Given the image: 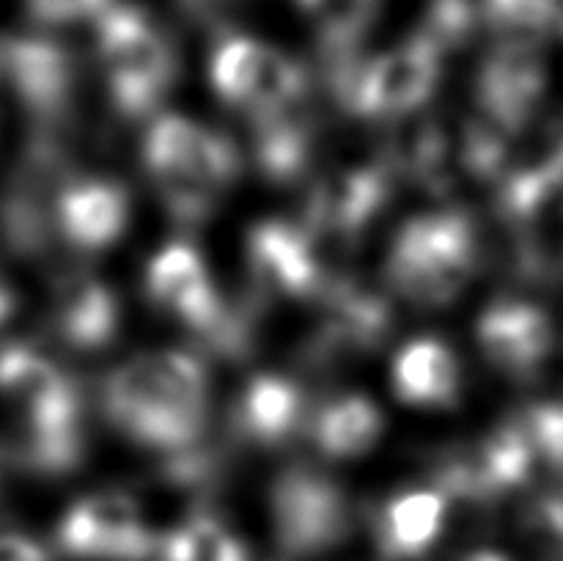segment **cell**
<instances>
[{
    "label": "cell",
    "mask_w": 563,
    "mask_h": 561,
    "mask_svg": "<svg viewBox=\"0 0 563 561\" xmlns=\"http://www.w3.org/2000/svg\"><path fill=\"white\" fill-rule=\"evenodd\" d=\"M102 405L110 421L135 443L187 451L207 421L209 380L190 352H146L110 372Z\"/></svg>",
    "instance_id": "6da1fadb"
},
{
    "label": "cell",
    "mask_w": 563,
    "mask_h": 561,
    "mask_svg": "<svg viewBox=\"0 0 563 561\" xmlns=\"http://www.w3.org/2000/svg\"><path fill=\"white\" fill-rule=\"evenodd\" d=\"M143 160L159 198L181 223L207 220L240 176L234 143L185 116H163L148 127Z\"/></svg>",
    "instance_id": "7a4b0ae2"
},
{
    "label": "cell",
    "mask_w": 563,
    "mask_h": 561,
    "mask_svg": "<svg viewBox=\"0 0 563 561\" xmlns=\"http://www.w3.org/2000/svg\"><path fill=\"white\" fill-rule=\"evenodd\" d=\"M93 36L115 110L143 116L159 105L179 75V58L157 20L137 3L115 0L97 20Z\"/></svg>",
    "instance_id": "3957f363"
},
{
    "label": "cell",
    "mask_w": 563,
    "mask_h": 561,
    "mask_svg": "<svg viewBox=\"0 0 563 561\" xmlns=\"http://www.w3.org/2000/svg\"><path fill=\"white\" fill-rule=\"evenodd\" d=\"M476 258V229L467 215H421L396 237L388 256V280L416 306H445L471 284Z\"/></svg>",
    "instance_id": "277c9868"
},
{
    "label": "cell",
    "mask_w": 563,
    "mask_h": 561,
    "mask_svg": "<svg viewBox=\"0 0 563 561\" xmlns=\"http://www.w3.org/2000/svg\"><path fill=\"white\" fill-rule=\"evenodd\" d=\"M212 88L253 121L306 102L308 75L295 58L247 33L225 31L209 58Z\"/></svg>",
    "instance_id": "5b68a950"
},
{
    "label": "cell",
    "mask_w": 563,
    "mask_h": 561,
    "mask_svg": "<svg viewBox=\"0 0 563 561\" xmlns=\"http://www.w3.org/2000/svg\"><path fill=\"white\" fill-rule=\"evenodd\" d=\"M443 50L423 31L394 44L377 58L330 77L341 105L363 116H410L432 97Z\"/></svg>",
    "instance_id": "8992f818"
},
{
    "label": "cell",
    "mask_w": 563,
    "mask_h": 561,
    "mask_svg": "<svg viewBox=\"0 0 563 561\" xmlns=\"http://www.w3.org/2000/svg\"><path fill=\"white\" fill-rule=\"evenodd\" d=\"M273 526L286 556H319L344 542L352 506L344 490L324 473L295 465L280 473L269 493Z\"/></svg>",
    "instance_id": "52a82bcc"
},
{
    "label": "cell",
    "mask_w": 563,
    "mask_h": 561,
    "mask_svg": "<svg viewBox=\"0 0 563 561\" xmlns=\"http://www.w3.org/2000/svg\"><path fill=\"white\" fill-rule=\"evenodd\" d=\"M146 292L154 306L220 350H236L242 344L245 330L223 308L201 253L190 245H168L152 258L146 270Z\"/></svg>",
    "instance_id": "ba28073f"
},
{
    "label": "cell",
    "mask_w": 563,
    "mask_h": 561,
    "mask_svg": "<svg viewBox=\"0 0 563 561\" xmlns=\"http://www.w3.org/2000/svg\"><path fill=\"white\" fill-rule=\"evenodd\" d=\"M154 544L141 504L119 490L86 495L58 526V548L75 559L148 561Z\"/></svg>",
    "instance_id": "9c48e42d"
},
{
    "label": "cell",
    "mask_w": 563,
    "mask_h": 561,
    "mask_svg": "<svg viewBox=\"0 0 563 561\" xmlns=\"http://www.w3.org/2000/svg\"><path fill=\"white\" fill-rule=\"evenodd\" d=\"M548 86V66L537 38L504 36L476 75V102L484 119L515 135L537 113Z\"/></svg>",
    "instance_id": "30bf717a"
},
{
    "label": "cell",
    "mask_w": 563,
    "mask_h": 561,
    "mask_svg": "<svg viewBox=\"0 0 563 561\" xmlns=\"http://www.w3.org/2000/svg\"><path fill=\"white\" fill-rule=\"evenodd\" d=\"M322 319L308 341V363L317 369H333L372 352L388 336L394 311L388 300L355 280L324 286Z\"/></svg>",
    "instance_id": "8fae6325"
},
{
    "label": "cell",
    "mask_w": 563,
    "mask_h": 561,
    "mask_svg": "<svg viewBox=\"0 0 563 561\" xmlns=\"http://www.w3.org/2000/svg\"><path fill=\"white\" fill-rule=\"evenodd\" d=\"M0 77L9 80L20 102L42 121L58 127L71 108L77 86L75 58L55 38L31 36L0 38Z\"/></svg>",
    "instance_id": "7c38bea8"
},
{
    "label": "cell",
    "mask_w": 563,
    "mask_h": 561,
    "mask_svg": "<svg viewBox=\"0 0 563 561\" xmlns=\"http://www.w3.org/2000/svg\"><path fill=\"white\" fill-rule=\"evenodd\" d=\"M0 396L25 427H80V394L49 358L25 344L0 350Z\"/></svg>",
    "instance_id": "4fadbf2b"
},
{
    "label": "cell",
    "mask_w": 563,
    "mask_h": 561,
    "mask_svg": "<svg viewBox=\"0 0 563 561\" xmlns=\"http://www.w3.org/2000/svg\"><path fill=\"white\" fill-rule=\"evenodd\" d=\"M247 264L253 284L273 297H306L322 292V267L311 240L295 226L267 220L251 231Z\"/></svg>",
    "instance_id": "5bb4252c"
},
{
    "label": "cell",
    "mask_w": 563,
    "mask_h": 561,
    "mask_svg": "<svg viewBox=\"0 0 563 561\" xmlns=\"http://www.w3.org/2000/svg\"><path fill=\"white\" fill-rule=\"evenodd\" d=\"M478 344L504 374H533L553 352V322L531 302H495L478 319Z\"/></svg>",
    "instance_id": "9a60e30c"
},
{
    "label": "cell",
    "mask_w": 563,
    "mask_h": 561,
    "mask_svg": "<svg viewBox=\"0 0 563 561\" xmlns=\"http://www.w3.org/2000/svg\"><path fill=\"white\" fill-rule=\"evenodd\" d=\"M55 229L77 251L113 245L130 220V198L119 182L71 179L55 196Z\"/></svg>",
    "instance_id": "2e32d148"
},
{
    "label": "cell",
    "mask_w": 563,
    "mask_h": 561,
    "mask_svg": "<svg viewBox=\"0 0 563 561\" xmlns=\"http://www.w3.org/2000/svg\"><path fill=\"white\" fill-rule=\"evenodd\" d=\"M390 182L383 168H339L324 174L308 196V223L333 237H355L388 201Z\"/></svg>",
    "instance_id": "e0dca14e"
},
{
    "label": "cell",
    "mask_w": 563,
    "mask_h": 561,
    "mask_svg": "<svg viewBox=\"0 0 563 561\" xmlns=\"http://www.w3.org/2000/svg\"><path fill=\"white\" fill-rule=\"evenodd\" d=\"M55 328L80 352H97L119 333V302L113 292L88 273H71L55 289Z\"/></svg>",
    "instance_id": "ac0fdd59"
},
{
    "label": "cell",
    "mask_w": 563,
    "mask_h": 561,
    "mask_svg": "<svg viewBox=\"0 0 563 561\" xmlns=\"http://www.w3.org/2000/svg\"><path fill=\"white\" fill-rule=\"evenodd\" d=\"M449 498L440 490H410L377 512L374 534L388 561H416L432 550L443 534Z\"/></svg>",
    "instance_id": "d6986e66"
},
{
    "label": "cell",
    "mask_w": 563,
    "mask_h": 561,
    "mask_svg": "<svg viewBox=\"0 0 563 561\" xmlns=\"http://www.w3.org/2000/svg\"><path fill=\"white\" fill-rule=\"evenodd\" d=\"M460 361L443 341H410L396 358L394 391L410 405L449 407L460 399Z\"/></svg>",
    "instance_id": "ffe728a7"
},
{
    "label": "cell",
    "mask_w": 563,
    "mask_h": 561,
    "mask_svg": "<svg viewBox=\"0 0 563 561\" xmlns=\"http://www.w3.org/2000/svg\"><path fill=\"white\" fill-rule=\"evenodd\" d=\"M306 418V399L291 380L258 374L247 383L236 410L242 438L262 446H278L297 432Z\"/></svg>",
    "instance_id": "44dd1931"
},
{
    "label": "cell",
    "mask_w": 563,
    "mask_h": 561,
    "mask_svg": "<svg viewBox=\"0 0 563 561\" xmlns=\"http://www.w3.org/2000/svg\"><path fill=\"white\" fill-rule=\"evenodd\" d=\"M385 429L379 407L363 394H346L328 402L311 421V440L324 457L350 460L372 449Z\"/></svg>",
    "instance_id": "7402d4cb"
},
{
    "label": "cell",
    "mask_w": 563,
    "mask_h": 561,
    "mask_svg": "<svg viewBox=\"0 0 563 561\" xmlns=\"http://www.w3.org/2000/svg\"><path fill=\"white\" fill-rule=\"evenodd\" d=\"M311 148L313 124L306 116V102L256 121V160L269 179L289 182L300 176Z\"/></svg>",
    "instance_id": "603a6c76"
},
{
    "label": "cell",
    "mask_w": 563,
    "mask_h": 561,
    "mask_svg": "<svg viewBox=\"0 0 563 561\" xmlns=\"http://www.w3.org/2000/svg\"><path fill=\"white\" fill-rule=\"evenodd\" d=\"M383 0H297L317 31L324 64L357 58V44L379 14Z\"/></svg>",
    "instance_id": "cb8c5ba5"
},
{
    "label": "cell",
    "mask_w": 563,
    "mask_h": 561,
    "mask_svg": "<svg viewBox=\"0 0 563 561\" xmlns=\"http://www.w3.org/2000/svg\"><path fill=\"white\" fill-rule=\"evenodd\" d=\"M152 561H251V553L218 517L196 512L157 539Z\"/></svg>",
    "instance_id": "d4e9b609"
},
{
    "label": "cell",
    "mask_w": 563,
    "mask_h": 561,
    "mask_svg": "<svg viewBox=\"0 0 563 561\" xmlns=\"http://www.w3.org/2000/svg\"><path fill=\"white\" fill-rule=\"evenodd\" d=\"M563 0H493L489 28L504 36L539 38L550 28H559Z\"/></svg>",
    "instance_id": "484cf974"
},
{
    "label": "cell",
    "mask_w": 563,
    "mask_h": 561,
    "mask_svg": "<svg viewBox=\"0 0 563 561\" xmlns=\"http://www.w3.org/2000/svg\"><path fill=\"white\" fill-rule=\"evenodd\" d=\"M115 0H22V9L42 28L97 25Z\"/></svg>",
    "instance_id": "4316f807"
},
{
    "label": "cell",
    "mask_w": 563,
    "mask_h": 561,
    "mask_svg": "<svg viewBox=\"0 0 563 561\" xmlns=\"http://www.w3.org/2000/svg\"><path fill=\"white\" fill-rule=\"evenodd\" d=\"M539 460L563 471V405H539L520 418Z\"/></svg>",
    "instance_id": "83f0119b"
},
{
    "label": "cell",
    "mask_w": 563,
    "mask_h": 561,
    "mask_svg": "<svg viewBox=\"0 0 563 561\" xmlns=\"http://www.w3.org/2000/svg\"><path fill=\"white\" fill-rule=\"evenodd\" d=\"M526 528L555 559L563 561V493L533 501L526 515Z\"/></svg>",
    "instance_id": "f1b7e54d"
},
{
    "label": "cell",
    "mask_w": 563,
    "mask_h": 561,
    "mask_svg": "<svg viewBox=\"0 0 563 561\" xmlns=\"http://www.w3.org/2000/svg\"><path fill=\"white\" fill-rule=\"evenodd\" d=\"M179 6L181 14L192 22H207V25H218L240 0H174Z\"/></svg>",
    "instance_id": "f546056e"
},
{
    "label": "cell",
    "mask_w": 563,
    "mask_h": 561,
    "mask_svg": "<svg viewBox=\"0 0 563 561\" xmlns=\"http://www.w3.org/2000/svg\"><path fill=\"white\" fill-rule=\"evenodd\" d=\"M0 561H49L38 542L22 534H0Z\"/></svg>",
    "instance_id": "4dcf8cb0"
},
{
    "label": "cell",
    "mask_w": 563,
    "mask_h": 561,
    "mask_svg": "<svg viewBox=\"0 0 563 561\" xmlns=\"http://www.w3.org/2000/svg\"><path fill=\"white\" fill-rule=\"evenodd\" d=\"M11 314V295L3 284H0V322Z\"/></svg>",
    "instance_id": "1f68e13d"
},
{
    "label": "cell",
    "mask_w": 563,
    "mask_h": 561,
    "mask_svg": "<svg viewBox=\"0 0 563 561\" xmlns=\"http://www.w3.org/2000/svg\"><path fill=\"white\" fill-rule=\"evenodd\" d=\"M465 561H511V559H506V556L500 553H493V550H482V553H473L471 559Z\"/></svg>",
    "instance_id": "d6a6232c"
},
{
    "label": "cell",
    "mask_w": 563,
    "mask_h": 561,
    "mask_svg": "<svg viewBox=\"0 0 563 561\" xmlns=\"http://www.w3.org/2000/svg\"><path fill=\"white\" fill-rule=\"evenodd\" d=\"M559 28H561V31H563V16H561V22H559Z\"/></svg>",
    "instance_id": "836d02e7"
},
{
    "label": "cell",
    "mask_w": 563,
    "mask_h": 561,
    "mask_svg": "<svg viewBox=\"0 0 563 561\" xmlns=\"http://www.w3.org/2000/svg\"><path fill=\"white\" fill-rule=\"evenodd\" d=\"M559 154H561V160H563V146H561V152H559Z\"/></svg>",
    "instance_id": "e575fe53"
}]
</instances>
